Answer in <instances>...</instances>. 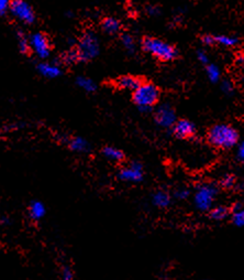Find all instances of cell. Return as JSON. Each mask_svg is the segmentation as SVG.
<instances>
[{
    "label": "cell",
    "instance_id": "cell-14",
    "mask_svg": "<svg viewBox=\"0 0 244 280\" xmlns=\"http://www.w3.org/2000/svg\"><path fill=\"white\" fill-rule=\"evenodd\" d=\"M45 212H46V210H45L44 204L40 202V201H33V202L30 204L29 214L32 220L34 221L41 220L42 217H44Z\"/></svg>",
    "mask_w": 244,
    "mask_h": 280
},
{
    "label": "cell",
    "instance_id": "cell-5",
    "mask_svg": "<svg viewBox=\"0 0 244 280\" xmlns=\"http://www.w3.org/2000/svg\"><path fill=\"white\" fill-rule=\"evenodd\" d=\"M217 187L212 185H203L197 187L194 196V202L196 208L199 211H208L212 207L213 201L217 195Z\"/></svg>",
    "mask_w": 244,
    "mask_h": 280
},
{
    "label": "cell",
    "instance_id": "cell-33",
    "mask_svg": "<svg viewBox=\"0 0 244 280\" xmlns=\"http://www.w3.org/2000/svg\"><path fill=\"white\" fill-rule=\"evenodd\" d=\"M238 158L241 161H244V141H242L238 148Z\"/></svg>",
    "mask_w": 244,
    "mask_h": 280
},
{
    "label": "cell",
    "instance_id": "cell-6",
    "mask_svg": "<svg viewBox=\"0 0 244 280\" xmlns=\"http://www.w3.org/2000/svg\"><path fill=\"white\" fill-rule=\"evenodd\" d=\"M9 10L17 20L25 24H32L36 21V14L33 8L24 0H12Z\"/></svg>",
    "mask_w": 244,
    "mask_h": 280
},
{
    "label": "cell",
    "instance_id": "cell-27",
    "mask_svg": "<svg viewBox=\"0 0 244 280\" xmlns=\"http://www.w3.org/2000/svg\"><path fill=\"white\" fill-rule=\"evenodd\" d=\"M235 183V179L232 176H225L224 178H222L221 180V186L225 187V189H231L233 187Z\"/></svg>",
    "mask_w": 244,
    "mask_h": 280
},
{
    "label": "cell",
    "instance_id": "cell-32",
    "mask_svg": "<svg viewBox=\"0 0 244 280\" xmlns=\"http://www.w3.org/2000/svg\"><path fill=\"white\" fill-rule=\"evenodd\" d=\"M62 278L64 280H71L74 278V274L73 271L67 268V267H65V268L62 270Z\"/></svg>",
    "mask_w": 244,
    "mask_h": 280
},
{
    "label": "cell",
    "instance_id": "cell-34",
    "mask_svg": "<svg viewBox=\"0 0 244 280\" xmlns=\"http://www.w3.org/2000/svg\"><path fill=\"white\" fill-rule=\"evenodd\" d=\"M159 9L155 7H150L149 9H147V14L151 15V16H154V15H158L159 14Z\"/></svg>",
    "mask_w": 244,
    "mask_h": 280
},
{
    "label": "cell",
    "instance_id": "cell-18",
    "mask_svg": "<svg viewBox=\"0 0 244 280\" xmlns=\"http://www.w3.org/2000/svg\"><path fill=\"white\" fill-rule=\"evenodd\" d=\"M215 37V36H213ZM215 43L222 47H235L239 43V39L232 37V36H225V34H221V36H216L215 37Z\"/></svg>",
    "mask_w": 244,
    "mask_h": 280
},
{
    "label": "cell",
    "instance_id": "cell-19",
    "mask_svg": "<svg viewBox=\"0 0 244 280\" xmlns=\"http://www.w3.org/2000/svg\"><path fill=\"white\" fill-rule=\"evenodd\" d=\"M76 84L88 93H91V92H95L97 86H96V83L91 80V78L85 77V76H80L77 77L76 80Z\"/></svg>",
    "mask_w": 244,
    "mask_h": 280
},
{
    "label": "cell",
    "instance_id": "cell-10",
    "mask_svg": "<svg viewBox=\"0 0 244 280\" xmlns=\"http://www.w3.org/2000/svg\"><path fill=\"white\" fill-rule=\"evenodd\" d=\"M174 134L181 139H187L193 137L196 133V127L193 122L187 119H181L175 121L173 126Z\"/></svg>",
    "mask_w": 244,
    "mask_h": 280
},
{
    "label": "cell",
    "instance_id": "cell-2",
    "mask_svg": "<svg viewBox=\"0 0 244 280\" xmlns=\"http://www.w3.org/2000/svg\"><path fill=\"white\" fill-rule=\"evenodd\" d=\"M142 47L147 53L153 55L158 60L164 61V62L176 59L178 54L175 47L169 45L166 41L161 40L159 38H144L142 40Z\"/></svg>",
    "mask_w": 244,
    "mask_h": 280
},
{
    "label": "cell",
    "instance_id": "cell-24",
    "mask_svg": "<svg viewBox=\"0 0 244 280\" xmlns=\"http://www.w3.org/2000/svg\"><path fill=\"white\" fill-rule=\"evenodd\" d=\"M232 222L235 226L242 227L244 226V210H239L235 211L232 215Z\"/></svg>",
    "mask_w": 244,
    "mask_h": 280
},
{
    "label": "cell",
    "instance_id": "cell-20",
    "mask_svg": "<svg viewBox=\"0 0 244 280\" xmlns=\"http://www.w3.org/2000/svg\"><path fill=\"white\" fill-rule=\"evenodd\" d=\"M206 72H207L208 78H209V80H210L212 83L219 82L220 76H221V72H220V69L218 68L217 65L208 63L207 67H206Z\"/></svg>",
    "mask_w": 244,
    "mask_h": 280
},
{
    "label": "cell",
    "instance_id": "cell-16",
    "mask_svg": "<svg viewBox=\"0 0 244 280\" xmlns=\"http://www.w3.org/2000/svg\"><path fill=\"white\" fill-rule=\"evenodd\" d=\"M69 148L76 152H85L89 149V145L84 138L75 137L69 141Z\"/></svg>",
    "mask_w": 244,
    "mask_h": 280
},
{
    "label": "cell",
    "instance_id": "cell-12",
    "mask_svg": "<svg viewBox=\"0 0 244 280\" xmlns=\"http://www.w3.org/2000/svg\"><path fill=\"white\" fill-rule=\"evenodd\" d=\"M116 84L118 87H120L122 90H128V91H134L137 87L141 84V82L139 78L130 75L121 76L116 81Z\"/></svg>",
    "mask_w": 244,
    "mask_h": 280
},
{
    "label": "cell",
    "instance_id": "cell-1",
    "mask_svg": "<svg viewBox=\"0 0 244 280\" xmlns=\"http://www.w3.org/2000/svg\"><path fill=\"white\" fill-rule=\"evenodd\" d=\"M208 140L213 147L219 149H230L239 141V133L232 126L218 124L208 131Z\"/></svg>",
    "mask_w": 244,
    "mask_h": 280
},
{
    "label": "cell",
    "instance_id": "cell-25",
    "mask_svg": "<svg viewBox=\"0 0 244 280\" xmlns=\"http://www.w3.org/2000/svg\"><path fill=\"white\" fill-rule=\"evenodd\" d=\"M64 61L66 63L68 64H72V63H75V62H78L80 61V59H78V54H77V51L76 49L75 50H71V51H68L65 53L64 55Z\"/></svg>",
    "mask_w": 244,
    "mask_h": 280
},
{
    "label": "cell",
    "instance_id": "cell-3",
    "mask_svg": "<svg viewBox=\"0 0 244 280\" xmlns=\"http://www.w3.org/2000/svg\"><path fill=\"white\" fill-rule=\"evenodd\" d=\"M133 102L143 112L150 111L152 106L159 102L160 91L158 87L152 83H141L132 95Z\"/></svg>",
    "mask_w": 244,
    "mask_h": 280
},
{
    "label": "cell",
    "instance_id": "cell-4",
    "mask_svg": "<svg viewBox=\"0 0 244 280\" xmlns=\"http://www.w3.org/2000/svg\"><path fill=\"white\" fill-rule=\"evenodd\" d=\"M99 50L100 47L98 38L96 37L94 32L90 31L82 34L76 49L78 59L81 62H87V61L95 59L99 54Z\"/></svg>",
    "mask_w": 244,
    "mask_h": 280
},
{
    "label": "cell",
    "instance_id": "cell-23",
    "mask_svg": "<svg viewBox=\"0 0 244 280\" xmlns=\"http://www.w3.org/2000/svg\"><path fill=\"white\" fill-rule=\"evenodd\" d=\"M18 46H19V50L21 53L27 54L29 53V51L31 50L30 49V43L27 38H25L22 33H19V40H18Z\"/></svg>",
    "mask_w": 244,
    "mask_h": 280
},
{
    "label": "cell",
    "instance_id": "cell-26",
    "mask_svg": "<svg viewBox=\"0 0 244 280\" xmlns=\"http://www.w3.org/2000/svg\"><path fill=\"white\" fill-rule=\"evenodd\" d=\"M221 90L224 92L225 94H232L234 91V86L232 84V82L229 80H224V82L221 83Z\"/></svg>",
    "mask_w": 244,
    "mask_h": 280
},
{
    "label": "cell",
    "instance_id": "cell-21",
    "mask_svg": "<svg viewBox=\"0 0 244 280\" xmlns=\"http://www.w3.org/2000/svg\"><path fill=\"white\" fill-rule=\"evenodd\" d=\"M228 215H229V210L225 207H217L215 209H212L210 212V217L212 220L216 221L224 220L225 217H228Z\"/></svg>",
    "mask_w": 244,
    "mask_h": 280
},
{
    "label": "cell",
    "instance_id": "cell-28",
    "mask_svg": "<svg viewBox=\"0 0 244 280\" xmlns=\"http://www.w3.org/2000/svg\"><path fill=\"white\" fill-rule=\"evenodd\" d=\"M10 0H0V15H5L9 10Z\"/></svg>",
    "mask_w": 244,
    "mask_h": 280
},
{
    "label": "cell",
    "instance_id": "cell-30",
    "mask_svg": "<svg viewBox=\"0 0 244 280\" xmlns=\"http://www.w3.org/2000/svg\"><path fill=\"white\" fill-rule=\"evenodd\" d=\"M202 41L203 45L212 46V45H215V37L211 36V34H204V36L202 38Z\"/></svg>",
    "mask_w": 244,
    "mask_h": 280
},
{
    "label": "cell",
    "instance_id": "cell-9",
    "mask_svg": "<svg viewBox=\"0 0 244 280\" xmlns=\"http://www.w3.org/2000/svg\"><path fill=\"white\" fill-rule=\"evenodd\" d=\"M119 178L127 182H140L143 179V167L140 163L134 161L129 167L120 170Z\"/></svg>",
    "mask_w": 244,
    "mask_h": 280
},
{
    "label": "cell",
    "instance_id": "cell-7",
    "mask_svg": "<svg viewBox=\"0 0 244 280\" xmlns=\"http://www.w3.org/2000/svg\"><path fill=\"white\" fill-rule=\"evenodd\" d=\"M30 49L36 53L40 59H46L50 56L51 53V46L49 39L45 34L41 32L33 33L29 39Z\"/></svg>",
    "mask_w": 244,
    "mask_h": 280
},
{
    "label": "cell",
    "instance_id": "cell-17",
    "mask_svg": "<svg viewBox=\"0 0 244 280\" xmlns=\"http://www.w3.org/2000/svg\"><path fill=\"white\" fill-rule=\"evenodd\" d=\"M153 203L158 208H167L171 203V198L165 191H158L153 195Z\"/></svg>",
    "mask_w": 244,
    "mask_h": 280
},
{
    "label": "cell",
    "instance_id": "cell-29",
    "mask_svg": "<svg viewBox=\"0 0 244 280\" xmlns=\"http://www.w3.org/2000/svg\"><path fill=\"white\" fill-rule=\"evenodd\" d=\"M188 195H189V191L186 189H180L175 192V196L180 200H185L188 198Z\"/></svg>",
    "mask_w": 244,
    "mask_h": 280
},
{
    "label": "cell",
    "instance_id": "cell-22",
    "mask_svg": "<svg viewBox=\"0 0 244 280\" xmlns=\"http://www.w3.org/2000/svg\"><path fill=\"white\" fill-rule=\"evenodd\" d=\"M121 42L125 47V50L129 52H133L134 49H136V41H134L133 37L130 36V34H123L121 37Z\"/></svg>",
    "mask_w": 244,
    "mask_h": 280
},
{
    "label": "cell",
    "instance_id": "cell-35",
    "mask_svg": "<svg viewBox=\"0 0 244 280\" xmlns=\"http://www.w3.org/2000/svg\"><path fill=\"white\" fill-rule=\"evenodd\" d=\"M241 82H242V85H243V87H244V76L242 77V80H241Z\"/></svg>",
    "mask_w": 244,
    "mask_h": 280
},
{
    "label": "cell",
    "instance_id": "cell-8",
    "mask_svg": "<svg viewBox=\"0 0 244 280\" xmlns=\"http://www.w3.org/2000/svg\"><path fill=\"white\" fill-rule=\"evenodd\" d=\"M155 121L156 124L163 127V128H169V127H173L175 124L176 114L168 104H163L156 109Z\"/></svg>",
    "mask_w": 244,
    "mask_h": 280
},
{
    "label": "cell",
    "instance_id": "cell-31",
    "mask_svg": "<svg viewBox=\"0 0 244 280\" xmlns=\"http://www.w3.org/2000/svg\"><path fill=\"white\" fill-rule=\"evenodd\" d=\"M197 58H198V61L200 63H203V64H208L209 63V59H208V55L206 52H203V51H198V53H197Z\"/></svg>",
    "mask_w": 244,
    "mask_h": 280
},
{
    "label": "cell",
    "instance_id": "cell-15",
    "mask_svg": "<svg viewBox=\"0 0 244 280\" xmlns=\"http://www.w3.org/2000/svg\"><path fill=\"white\" fill-rule=\"evenodd\" d=\"M102 155L112 161H122L124 159V154L118 148L107 146L102 149Z\"/></svg>",
    "mask_w": 244,
    "mask_h": 280
},
{
    "label": "cell",
    "instance_id": "cell-11",
    "mask_svg": "<svg viewBox=\"0 0 244 280\" xmlns=\"http://www.w3.org/2000/svg\"><path fill=\"white\" fill-rule=\"evenodd\" d=\"M38 71L42 76H44L46 78H56L62 74V70H61L58 64L49 62L39 63Z\"/></svg>",
    "mask_w": 244,
    "mask_h": 280
},
{
    "label": "cell",
    "instance_id": "cell-13",
    "mask_svg": "<svg viewBox=\"0 0 244 280\" xmlns=\"http://www.w3.org/2000/svg\"><path fill=\"white\" fill-rule=\"evenodd\" d=\"M102 28L103 31L108 34H117L121 30V23L120 21L116 18L107 17V18L102 20Z\"/></svg>",
    "mask_w": 244,
    "mask_h": 280
}]
</instances>
